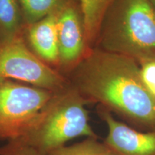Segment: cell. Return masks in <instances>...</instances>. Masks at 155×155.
<instances>
[{"label":"cell","instance_id":"cell-1","mask_svg":"<svg viewBox=\"0 0 155 155\" xmlns=\"http://www.w3.org/2000/svg\"><path fill=\"white\" fill-rule=\"evenodd\" d=\"M70 83L88 104H97L141 131L155 129V98L135 60L94 48L71 70Z\"/></svg>","mask_w":155,"mask_h":155},{"label":"cell","instance_id":"cell-2","mask_svg":"<svg viewBox=\"0 0 155 155\" xmlns=\"http://www.w3.org/2000/svg\"><path fill=\"white\" fill-rule=\"evenodd\" d=\"M137 63L155 60V3L115 0L103 20L96 47Z\"/></svg>","mask_w":155,"mask_h":155},{"label":"cell","instance_id":"cell-3","mask_svg":"<svg viewBox=\"0 0 155 155\" xmlns=\"http://www.w3.org/2000/svg\"><path fill=\"white\" fill-rule=\"evenodd\" d=\"M87 104V101L68 83L53 93L21 138L45 155L78 137L99 139L89 123Z\"/></svg>","mask_w":155,"mask_h":155},{"label":"cell","instance_id":"cell-4","mask_svg":"<svg viewBox=\"0 0 155 155\" xmlns=\"http://www.w3.org/2000/svg\"><path fill=\"white\" fill-rule=\"evenodd\" d=\"M53 92L0 81V140L21 138Z\"/></svg>","mask_w":155,"mask_h":155},{"label":"cell","instance_id":"cell-5","mask_svg":"<svg viewBox=\"0 0 155 155\" xmlns=\"http://www.w3.org/2000/svg\"><path fill=\"white\" fill-rule=\"evenodd\" d=\"M8 79L52 92L68 83L61 73L29 50L22 38L0 44V81Z\"/></svg>","mask_w":155,"mask_h":155},{"label":"cell","instance_id":"cell-6","mask_svg":"<svg viewBox=\"0 0 155 155\" xmlns=\"http://www.w3.org/2000/svg\"><path fill=\"white\" fill-rule=\"evenodd\" d=\"M57 33L59 65L71 71L88 51L78 1L70 2L58 12Z\"/></svg>","mask_w":155,"mask_h":155},{"label":"cell","instance_id":"cell-7","mask_svg":"<svg viewBox=\"0 0 155 155\" xmlns=\"http://www.w3.org/2000/svg\"><path fill=\"white\" fill-rule=\"evenodd\" d=\"M97 114L108 129L103 143L114 154L155 155V129H135L100 106H97Z\"/></svg>","mask_w":155,"mask_h":155},{"label":"cell","instance_id":"cell-8","mask_svg":"<svg viewBox=\"0 0 155 155\" xmlns=\"http://www.w3.org/2000/svg\"><path fill=\"white\" fill-rule=\"evenodd\" d=\"M58 12L51 13L38 22L25 27L28 42L35 54L47 64L59 65Z\"/></svg>","mask_w":155,"mask_h":155},{"label":"cell","instance_id":"cell-9","mask_svg":"<svg viewBox=\"0 0 155 155\" xmlns=\"http://www.w3.org/2000/svg\"><path fill=\"white\" fill-rule=\"evenodd\" d=\"M115 0H78L88 50L96 47L104 17Z\"/></svg>","mask_w":155,"mask_h":155},{"label":"cell","instance_id":"cell-10","mask_svg":"<svg viewBox=\"0 0 155 155\" xmlns=\"http://www.w3.org/2000/svg\"><path fill=\"white\" fill-rule=\"evenodd\" d=\"M24 27L19 0H0V44L22 38Z\"/></svg>","mask_w":155,"mask_h":155},{"label":"cell","instance_id":"cell-11","mask_svg":"<svg viewBox=\"0 0 155 155\" xmlns=\"http://www.w3.org/2000/svg\"><path fill=\"white\" fill-rule=\"evenodd\" d=\"M78 0H19L25 26L58 12L70 2Z\"/></svg>","mask_w":155,"mask_h":155},{"label":"cell","instance_id":"cell-12","mask_svg":"<svg viewBox=\"0 0 155 155\" xmlns=\"http://www.w3.org/2000/svg\"><path fill=\"white\" fill-rule=\"evenodd\" d=\"M98 139L86 138L80 142L62 147L48 155H115Z\"/></svg>","mask_w":155,"mask_h":155},{"label":"cell","instance_id":"cell-13","mask_svg":"<svg viewBox=\"0 0 155 155\" xmlns=\"http://www.w3.org/2000/svg\"><path fill=\"white\" fill-rule=\"evenodd\" d=\"M0 155H45L22 138L12 139L0 147Z\"/></svg>","mask_w":155,"mask_h":155},{"label":"cell","instance_id":"cell-14","mask_svg":"<svg viewBox=\"0 0 155 155\" xmlns=\"http://www.w3.org/2000/svg\"><path fill=\"white\" fill-rule=\"evenodd\" d=\"M141 81L149 92L155 98V60L139 63Z\"/></svg>","mask_w":155,"mask_h":155},{"label":"cell","instance_id":"cell-15","mask_svg":"<svg viewBox=\"0 0 155 155\" xmlns=\"http://www.w3.org/2000/svg\"><path fill=\"white\" fill-rule=\"evenodd\" d=\"M153 1H154V3H155V0H153Z\"/></svg>","mask_w":155,"mask_h":155}]
</instances>
